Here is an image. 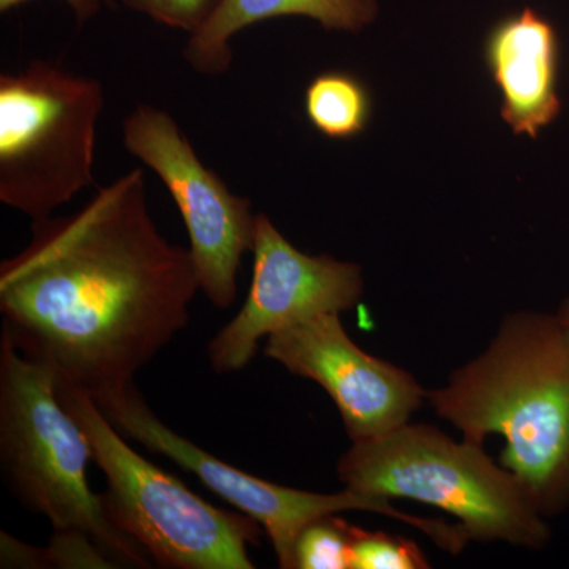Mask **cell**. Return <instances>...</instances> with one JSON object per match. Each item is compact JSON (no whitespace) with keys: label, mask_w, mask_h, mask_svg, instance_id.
<instances>
[{"label":"cell","mask_w":569,"mask_h":569,"mask_svg":"<svg viewBox=\"0 0 569 569\" xmlns=\"http://www.w3.org/2000/svg\"><path fill=\"white\" fill-rule=\"evenodd\" d=\"M264 355L293 376L320 385L351 441L372 440L407 425L427 396L407 370L356 346L340 313L309 318L269 336Z\"/></svg>","instance_id":"10"},{"label":"cell","mask_w":569,"mask_h":569,"mask_svg":"<svg viewBox=\"0 0 569 569\" xmlns=\"http://www.w3.org/2000/svg\"><path fill=\"white\" fill-rule=\"evenodd\" d=\"M91 441L58 397V373L0 337V468L7 489L47 518L54 533L80 535L112 567L151 568L152 560L104 512L88 481Z\"/></svg>","instance_id":"3"},{"label":"cell","mask_w":569,"mask_h":569,"mask_svg":"<svg viewBox=\"0 0 569 569\" xmlns=\"http://www.w3.org/2000/svg\"><path fill=\"white\" fill-rule=\"evenodd\" d=\"M347 489L385 500L406 498L449 512L468 538L541 549L550 529L545 516L482 445L452 440L427 425L397 427L387 436L351 441L337 462Z\"/></svg>","instance_id":"4"},{"label":"cell","mask_w":569,"mask_h":569,"mask_svg":"<svg viewBox=\"0 0 569 569\" xmlns=\"http://www.w3.org/2000/svg\"><path fill=\"white\" fill-rule=\"evenodd\" d=\"M31 2V0H0V11L2 13H9L10 10L17 9V7L24 6V3ZM67 6L73 10L74 17L80 22L88 21L93 14L99 13L102 6H111V0H62Z\"/></svg>","instance_id":"17"},{"label":"cell","mask_w":569,"mask_h":569,"mask_svg":"<svg viewBox=\"0 0 569 569\" xmlns=\"http://www.w3.org/2000/svg\"><path fill=\"white\" fill-rule=\"evenodd\" d=\"M377 13V0H222L208 21L190 33L182 56L197 73L222 74L233 63L231 40L258 22L305 17L326 31L359 32Z\"/></svg>","instance_id":"12"},{"label":"cell","mask_w":569,"mask_h":569,"mask_svg":"<svg viewBox=\"0 0 569 569\" xmlns=\"http://www.w3.org/2000/svg\"><path fill=\"white\" fill-rule=\"evenodd\" d=\"M127 9L151 18L157 24L193 33L208 21L222 0H119Z\"/></svg>","instance_id":"16"},{"label":"cell","mask_w":569,"mask_h":569,"mask_svg":"<svg viewBox=\"0 0 569 569\" xmlns=\"http://www.w3.org/2000/svg\"><path fill=\"white\" fill-rule=\"evenodd\" d=\"M426 399L468 441L503 437L500 466L546 519L569 509V332L559 317L512 313L485 353Z\"/></svg>","instance_id":"2"},{"label":"cell","mask_w":569,"mask_h":569,"mask_svg":"<svg viewBox=\"0 0 569 569\" xmlns=\"http://www.w3.org/2000/svg\"><path fill=\"white\" fill-rule=\"evenodd\" d=\"M58 397L91 441L92 460L107 489L104 512L157 567L253 569L249 546L261 526L244 512L224 511L192 492L181 479L138 455L93 400L58 378Z\"/></svg>","instance_id":"5"},{"label":"cell","mask_w":569,"mask_h":569,"mask_svg":"<svg viewBox=\"0 0 569 569\" xmlns=\"http://www.w3.org/2000/svg\"><path fill=\"white\" fill-rule=\"evenodd\" d=\"M93 403L123 437L132 438L153 455L173 460L176 466L194 475L216 496L260 523L274 548L280 568L295 569L296 541L310 522L343 511L376 512L402 520L421 530L441 549L452 548L458 542L459 530L455 523L449 526L445 520L406 515L385 498L347 488L337 493L307 492L239 470L164 425L142 399L134 383L121 392L93 400Z\"/></svg>","instance_id":"7"},{"label":"cell","mask_w":569,"mask_h":569,"mask_svg":"<svg viewBox=\"0 0 569 569\" xmlns=\"http://www.w3.org/2000/svg\"><path fill=\"white\" fill-rule=\"evenodd\" d=\"M102 82L48 61L0 74V201L31 220L96 183Z\"/></svg>","instance_id":"6"},{"label":"cell","mask_w":569,"mask_h":569,"mask_svg":"<svg viewBox=\"0 0 569 569\" xmlns=\"http://www.w3.org/2000/svg\"><path fill=\"white\" fill-rule=\"evenodd\" d=\"M122 141L127 151L162 179L178 206L201 291L217 309H230L238 298L242 257L253 250L252 201L231 192L201 162L170 112L138 104L123 119Z\"/></svg>","instance_id":"8"},{"label":"cell","mask_w":569,"mask_h":569,"mask_svg":"<svg viewBox=\"0 0 569 569\" xmlns=\"http://www.w3.org/2000/svg\"><path fill=\"white\" fill-rule=\"evenodd\" d=\"M305 111L317 132L331 140H350L369 126L372 99L355 74L326 71L307 86Z\"/></svg>","instance_id":"13"},{"label":"cell","mask_w":569,"mask_h":569,"mask_svg":"<svg viewBox=\"0 0 569 569\" xmlns=\"http://www.w3.org/2000/svg\"><path fill=\"white\" fill-rule=\"evenodd\" d=\"M295 569H351L350 523L337 515L310 522L296 541Z\"/></svg>","instance_id":"14"},{"label":"cell","mask_w":569,"mask_h":569,"mask_svg":"<svg viewBox=\"0 0 569 569\" xmlns=\"http://www.w3.org/2000/svg\"><path fill=\"white\" fill-rule=\"evenodd\" d=\"M31 231L0 263L2 332L92 400L123 391L189 325L201 290L190 249L160 233L141 168Z\"/></svg>","instance_id":"1"},{"label":"cell","mask_w":569,"mask_h":569,"mask_svg":"<svg viewBox=\"0 0 569 569\" xmlns=\"http://www.w3.org/2000/svg\"><path fill=\"white\" fill-rule=\"evenodd\" d=\"M351 569H427L430 568L415 541L392 537L383 531H367L351 526Z\"/></svg>","instance_id":"15"},{"label":"cell","mask_w":569,"mask_h":569,"mask_svg":"<svg viewBox=\"0 0 569 569\" xmlns=\"http://www.w3.org/2000/svg\"><path fill=\"white\" fill-rule=\"evenodd\" d=\"M485 59L500 91L501 118L512 132L535 140L561 110L559 32L527 7L490 29Z\"/></svg>","instance_id":"11"},{"label":"cell","mask_w":569,"mask_h":569,"mask_svg":"<svg viewBox=\"0 0 569 569\" xmlns=\"http://www.w3.org/2000/svg\"><path fill=\"white\" fill-rule=\"evenodd\" d=\"M253 277L244 305L208 346L213 372L236 373L260 340L325 313L353 309L365 291L358 264L296 249L264 213H257Z\"/></svg>","instance_id":"9"},{"label":"cell","mask_w":569,"mask_h":569,"mask_svg":"<svg viewBox=\"0 0 569 569\" xmlns=\"http://www.w3.org/2000/svg\"><path fill=\"white\" fill-rule=\"evenodd\" d=\"M561 325L568 329L569 332V298L565 299L563 305H561L559 313H557Z\"/></svg>","instance_id":"18"}]
</instances>
